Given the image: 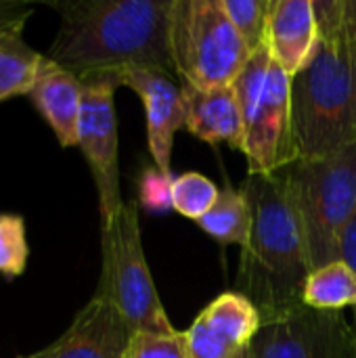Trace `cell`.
<instances>
[{
    "label": "cell",
    "instance_id": "1",
    "mask_svg": "<svg viewBox=\"0 0 356 358\" xmlns=\"http://www.w3.org/2000/svg\"><path fill=\"white\" fill-rule=\"evenodd\" d=\"M174 0H61V23L48 59L78 78L130 67L170 71Z\"/></svg>",
    "mask_w": 356,
    "mask_h": 358
},
{
    "label": "cell",
    "instance_id": "2",
    "mask_svg": "<svg viewBox=\"0 0 356 358\" xmlns=\"http://www.w3.org/2000/svg\"><path fill=\"white\" fill-rule=\"evenodd\" d=\"M319 38L292 78V132L298 157L356 143V46L344 0H315Z\"/></svg>",
    "mask_w": 356,
    "mask_h": 358
},
{
    "label": "cell",
    "instance_id": "3",
    "mask_svg": "<svg viewBox=\"0 0 356 358\" xmlns=\"http://www.w3.org/2000/svg\"><path fill=\"white\" fill-rule=\"evenodd\" d=\"M241 191L252 210V235L241 252L237 292L248 296L266 321L302 304L311 264L281 176L248 174Z\"/></svg>",
    "mask_w": 356,
    "mask_h": 358
},
{
    "label": "cell",
    "instance_id": "4",
    "mask_svg": "<svg viewBox=\"0 0 356 358\" xmlns=\"http://www.w3.org/2000/svg\"><path fill=\"white\" fill-rule=\"evenodd\" d=\"M277 174L298 216L311 271L340 260V235L356 212V143L296 157Z\"/></svg>",
    "mask_w": 356,
    "mask_h": 358
},
{
    "label": "cell",
    "instance_id": "5",
    "mask_svg": "<svg viewBox=\"0 0 356 358\" xmlns=\"http://www.w3.org/2000/svg\"><path fill=\"white\" fill-rule=\"evenodd\" d=\"M243 115V155L250 174H273L298 157L292 132V76L262 44L233 82Z\"/></svg>",
    "mask_w": 356,
    "mask_h": 358
},
{
    "label": "cell",
    "instance_id": "6",
    "mask_svg": "<svg viewBox=\"0 0 356 358\" xmlns=\"http://www.w3.org/2000/svg\"><path fill=\"white\" fill-rule=\"evenodd\" d=\"M94 296L109 302L132 331H176L145 260L136 201H126L113 222L101 227V279Z\"/></svg>",
    "mask_w": 356,
    "mask_h": 358
},
{
    "label": "cell",
    "instance_id": "7",
    "mask_svg": "<svg viewBox=\"0 0 356 358\" xmlns=\"http://www.w3.org/2000/svg\"><path fill=\"white\" fill-rule=\"evenodd\" d=\"M168 40L180 84L197 88L231 86L252 57L220 0H174Z\"/></svg>",
    "mask_w": 356,
    "mask_h": 358
},
{
    "label": "cell",
    "instance_id": "8",
    "mask_svg": "<svg viewBox=\"0 0 356 358\" xmlns=\"http://www.w3.org/2000/svg\"><path fill=\"white\" fill-rule=\"evenodd\" d=\"M82 80V111L78 126V147L82 149L99 195L101 227L113 222L124 208L118 164V117L113 73H92Z\"/></svg>",
    "mask_w": 356,
    "mask_h": 358
},
{
    "label": "cell",
    "instance_id": "9",
    "mask_svg": "<svg viewBox=\"0 0 356 358\" xmlns=\"http://www.w3.org/2000/svg\"><path fill=\"white\" fill-rule=\"evenodd\" d=\"M248 352L250 358H356V327L344 310L298 304L262 321Z\"/></svg>",
    "mask_w": 356,
    "mask_h": 358
},
{
    "label": "cell",
    "instance_id": "10",
    "mask_svg": "<svg viewBox=\"0 0 356 358\" xmlns=\"http://www.w3.org/2000/svg\"><path fill=\"white\" fill-rule=\"evenodd\" d=\"M262 327L258 306L241 292L214 298L185 331L191 358H237Z\"/></svg>",
    "mask_w": 356,
    "mask_h": 358
},
{
    "label": "cell",
    "instance_id": "11",
    "mask_svg": "<svg viewBox=\"0 0 356 358\" xmlns=\"http://www.w3.org/2000/svg\"><path fill=\"white\" fill-rule=\"evenodd\" d=\"M120 86L134 90L145 107L147 115V141L153 155V164L159 172L172 176V145L174 134L185 126V99L183 88L166 73L157 69L130 67L113 73Z\"/></svg>",
    "mask_w": 356,
    "mask_h": 358
},
{
    "label": "cell",
    "instance_id": "12",
    "mask_svg": "<svg viewBox=\"0 0 356 358\" xmlns=\"http://www.w3.org/2000/svg\"><path fill=\"white\" fill-rule=\"evenodd\" d=\"M132 334L109 302L92 296L52 344L21 358H126Z\"/></svg>",
    "mask_w": 356,
    "mask_h": 358
},
{
    "label": "cell",
    "instance_id": "13",
    "mask_svg": "<svg viewBox=\"0 0 356 358\" xmlns=\"http://www.w3.org/2000/svg\"><path fill=\"white\" fill-rule=\"evenodd\" d=\"M317 38L315 0H271L264 46L287 76L294 78L306 65Z\"/></svg>",
    "mask_w": 356,
    "mask_h": 358
},
{
    "label": "cell",
    "instance_id": "14",
    "mask_svg": "<svg viewBox=\"0 0 356 358\" xmlns=\"http://www.w3.org/2000/svg\"><path fill=\"white\" fill-rule=\"evenodd\" d=\"M185 99V126L206 143H227L243 153V115L235 86L197 88L180 84Z\"/></svg>",
    "mask_w": 356,
    "mask_h": 358
},
{
    "label": "cell",
    "instance_id": "15",
    "mask_svg": "<svg viewBox=\"0 0 356 358\" xmlns=\"http://www.w3.org/2000/svg\"><path fill=\"white\" fill-rule=\"evenodd\" d=\"M29 96L55 132L59 145L76 147L82 111V80L44 55Z\"/></svg>",
    "mask_w": 356,
    "mask_h": 358
},
{
    "label": "cell",
    "instance_id": "16",
    "mask_svg": "<svg viewBox=\"0 0 356 358\" xmlns=\"http://www.w3.org/2000/svg\"><path fill=\"white\" fill-rule=\"evenodd\" d=\"M302 304L315 310L356 308V273L342 260L311 271L302 289Z\"/></svg>",
    "mask_w": 356,
    "mask_h": 358
},
{
    "label": "cell",
    "instance_id": "17",
    "mask_svg": "<svg viewBox=\"0 0 356 358\" xmlns=\"http://www.w3.org/2000/svg\"><path fill=\"white\" fill-rule=\"evenodd\" d=\"M197 224L220 245H239L243 250L252 235V210L243 191L231 187L220 191L214 208Z\"/></svg>",
    "mask_w": 356,
    "mask_h": 358
},
{
    "label": "cell",
    "instance_id": "18",
    "mask_svg": "<svg viewBox=\"0 0 356 358\" xmlns=\"http://www.w3.org/2000/svg\"><path fill=\"white\" fill-rule=\"evenodd\" d=\"M42 57L23 40V31L0 38V101L31 92Z\"/></svg>",
    "mask_w": 356,
    "mask_h": 358
},
{
    "label": "cell",
    "instance_id": "19",
    "mask_svg": "<svg viewBox=\"0 0 356 358\" xmlns=\"http://www.w3.org/2000/svg\"><path fill=\"white\" fill-rule=\"evenodd\" d=\"M220 191L216 185L197 172H187L174 178L172 185V208L189 220L199 222L216 203Z\"/></svg>",
    "mask_w": 356,
    "mask_h": 358
},
{
    "label": "cell",
    "instance_id": "20",
    "mask_svg": "<svg viewBox=\"0 0 356 358\" xmlns=\"http://www.w3.org/2000/svg\"><path fill=\"white\" fill-rule=\"evenodd\" d=\"M220 2L233 27L250 48V52L258 50L264 44L271 0H220Z\"/></svg>",
    "mask_w": 356,
    "mask_h": 358
},
{
    "label": "cell",
    "instance_id": "21",
    "mask_svg": "<svg viewBox=\"0 0 356 358\" xmlns=\"http://www.w3.org/2000/svg\"><path fill=\"white\" fill-rule=\"evenodd\" d=\"M29 256L25 222L17 214H0V275L19 277Z\"/></svg>",
    "mask_w": 356,
    "mask_h": 358
},
{
    "label": "cell",
    "instance_id": "22",
    "mask_svg": "<svg viewBox=\"0 0 356 358\" xmlns=\"http://www.w3.org/2000/svg\"><path fill=\"white\" fill-rule=\"evenodd\" d=\"M126 358H191L185 331L149 334L134 331L128 344Z\"/></svg>",
    "mask_w": 356,
    "mask_h": 358
},
{
    "label": "cell",
    "instance_id": "23",
    "mask_svg": "<svg viewBox=\"0 0 356 358\" xmlns=\"http://www.w3.org/2000/svg\"><path fill=\"white\" fill-rule=\"evenodd\" d=\"M172 176L149 168L141 178V203L151 212H166L172 206Z\"/></svg>",
    "mask_w": 356,
    "mask_h": 358
},
{
    "label": "cell",
    "instance_id": "24",
    "mask_svg": "<svg viewBox=\"0 0 356 358\" xmlns=\"http://www.w3.org/2000/svg\"><path fill=\"white\" fill-rule=\"evenodd\" d=\"M34 6L19 0H0V38L13 31H23Z\"/></svg>",
    "mask_w": 356,
    "mask_h": 358
},
{
    "label": "cell",
    "instance_id": "25",
    "mask_svg": "<svg viewBox=\"0 0 356 358\" xmlns=\"http://www.w3.org/2000/svg\"><path fill=\"white\" fill-rule=\"evenodd\" d=\"M340 260L356 273V212L340 235Z\"/></svg>",
    "mask_w": 356,
    "mask_h": 358
},
{
    "label": "cell",
    "instance_id": "26",
    "mask_svg": "<svg viewBox=\"0 0 356 358\" xmlns=\"http://www.w3.org/2000/svg\"><path fill=\"white\" fill-rule=\"evenodd\" d=\"M344 13H346V23H348V29L356 46V0H344Z\"/></svg>",
    "mask_w": 356,
    "mask_h": 358
},
{
    "label": "cell",
    "instance_id": "27",
    "mask_svg": "<svg viewBox=\"0 0 356 358\" xmlns=\"http://www.w3.org/2000/svg\"><path fill=\"white\" fill-rule=\"evenodd\" d=\"M237 358H250V352H248V350H243V352H241Z\"/></svg>",
    "mask_w": 356,
    "mask_h": 358
},
{
    "label": "cell",
    "instance_id": "28",
    "mask_svg": "<svg viewBox=\"0 0 356 358\" xmlns=\"http://www.w3.org/2000/svg\"><path fill=\"white\" fill-rule=\"evenodd\" d=\"M355 319H356V308H355ZM355 327H356V321H355Z\"/></svg>",
    "mask_w": 356,
    "mask_h": 358
}]
</instances>
